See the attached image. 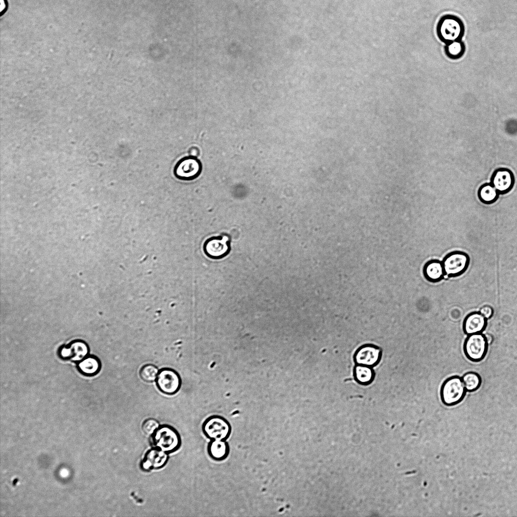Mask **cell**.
Returning <instances> with one entry per match:
<instances>
[{
  "label": "cell",
  "instance_id": "cell-8",
  "mask_svg": "<svg viewBox=\"0 0 517 517\" xmlns=\"http://www.w3.org/2000/svg\"><path fill=\"white\" fill-rule=\"evenodd\" d=\"M488 343L485 334L477 333L468 336L463 344L466 357L473 362H479L485 357Z\"/></svg>",
  "mask_w": 517,
  "mask_h": 517
},
{
  "label": "cell",
  "instance_id": "cell-18",
  "mask_svg": "<svg viewBox=\"0 0 517 517\" xmlns=\"http://www.w3.org/2000/svg\"><path fill=\"white\" fill-rule=\"evenodd\" d=\"M499 195L498 191L490 183L482 184L478 190V196L479 200L485 204H491L495 202L498 199Z\"/></svg>",
  "mask_w": 517,
  "mask_h": 517
},
{
  "label": "cell",
  "instance_id": "cell-11",
  "mask_svg": "<svg viewBox=\"0 0 517 517\" xmlns=\"http://www.w3.org/2000/svg\"><path fill=\"white\" fill-rule=\"evenodd\" d=\"M169 459V454L154 446L147 450L140 461V469L144 472L157 470L164 468Z\"/></svg>",
  "mask_w": 517,
  "mask_h": 517
},
{
  "label": "cell",
  "instance_id": "cell-19",
  "mask_svg": "<svg viewBox=\"0 0 517 517\" xmlns=\"http://www.w3.org/2000/svg\"><path fill=\"white\" fill-rule=\"evenodd\" d=\"M80 372L86 376H93L100 369L99 360L94 356H87L80 360L78 364Z\"/></svg>",
  "mask_w": 517,
  "mask_h": 517
},
{
  "label": "cell",
  "instance_id": "cell-1",
  "mask_svg": "<svg viewBox=\"0 0 517 517\" xmlns=\"http://www.w3.org/2000/svg\"><path fill=\"white\" fill-rule=\"evenodd\" d=\"M436 31L439 39L446 44L461 40L464 33V26L459 17L447 14L439 19Z\"/></svg>",
  "mask_w": 517,
  "mask_h": 517
},
{
  "label": "cell",
  "instance_id": "cell-10",
  "mask_svg": "<svg viewBox=\"0 0 517 517\" xmlns=\"http://www.w3.org/2000/svg\"><path fill=\"white\" fill-rule=\"evenodd\" d=\"M382 356V350L378 346L366 343L359 346L353 355L355 364L374 368L380 363Z\"/></svg>",
  "mask_w": 517,
  "mask_h": 517
},
{
  "label": "cell",
  "instance_id": "cell-12",
  "mask_svg": "<svg viewBox=\"0 0 517 517\" xmlns=\"http://www.w3.org/2000/svg\"><path fill=\"white\" fill-rule=\"evenodd\" d=\"M514 183L513 173L510 169L506 168H499L495 170L490 179V183L500 195L510 192Z\"/></svg>",
  "mask_w": 517,
  "mask_h": 517
},
{
  "label": "cell",
  "instance_id": "cell-24",
  "mask_svg": "<svg viewBox=\"0 0 517 517\" xmlns=\"http://www.w3.org/2000/svg\"><path fill=\"white\" fill-rule=\"evenodd\" d=\"M479 312L486 319H488L491 318L493 316V309L489 305H484L480 308Z\"/></svg>",
  "mask_w": 517,
  "mask_h": 517
},
{
  "label": "cell",
  "instance_id": "cell-25",
  "mask_svg": "<svg viewBox=\"0 0 517 517\" xmlns=\"http://www.w3.org/2000/svg\"><path fill=\"white\" fill-rule=\"evenodd\" d=\"M188 153L190 156L198 157L200 154V150L198 147L192 146L189 148Z\"/></svg>",
  "mask_w": 517,
  "mask_h": 517
},
{
  "label": "cell",
  "instance_id": "cell-26",
  "mask_svg": "<svg viewBox=\"0 0 517 517\" xmlns=\"http://www.w3.org/2000/svg\"><path fill=\"white\" fill-rule=\"evenodd\" d=\"M6 8V3L5 0H0V12H3Z\"/></svg>",
  "mask_w": 517,
  "mask_h": 517
},
{
  "label": "cell",
  "instance_id": "cell-5",
  "mask_svg": "<svg viewBox=\"0 0 517 517\" xmlns=\"http://www.w3.org/2000/svg\"><path fill=\"white\" fill-rule=\"evenodd\" d=\"M231 238L229 234L223 233L213 236L204 241L202 249L205 255L213 260H220L230 252Z\"/></svg>",
  "mask_w": 517,
  "mask_h": 517
},
{
  "label": "cell",
  "instance_id": "cell-13",
  "mask_svg": "<svg viewBox=\"0 0 517 517\" xmlns=\"http://www.w3.org/2000/svg\"><path fill=\"white\" fill-rule=\"evenodd\" d=\"M88 350V347L84 342L76 340L69 345L61 347L59 354L63 359L80 361L86 357Z\"/></svg>",
  "mask_w": 517,
  "mask_h": 517
},
{
  "label": "cell",
  "instance_id": "cell-21",
  "mask_svg": "<svg viewBox=\"0 0 517 517\" xmlns=\"http://www.w3.org/2000/svg\"><path fill=\"white\" fill-rule=\"evenodd\" d=\"M462 378L467 391L472 392L478 390L482 383L480 376L477 373L469 372L464 374Z\"/></svg>",
  "mask_w": 517,
  "mask_h": 517
},
{
  "label": "cell",
  "instance_id": "cell-15",
  "mask_svg": "<svg viewBox=\"0 0 517 517\" xmlns=\"http://www.w3.org/2000/svg\"><path fill=\"white\" fill-rule=\"evenodd\" d=\"M425 279L431 283H437L444 277L445 273L442 262L436 259L428 261L423 267Z\"/></svg>",
  "mask_w": 517,
  "mask_h": 517
},
{
  "label": "cell",
  "instance_id": "cell-6",
  "mask_svg": "<svg viewBox=\"0 0 517 517\" xmlns=\"http://www.w3.org/2000/svg\"><path fill=\"white\" fill-rule=\"evenodd\" d=\"M470 262L469 255L465 252L455 250L447 253L442 263L445 275L448 277H457L468 269Z\"/></svg>",
  "mask_w": 517,
  "mask_h": 517
},
{
  "label": "cell",
  "instance_id": "cell-3",
  "mask_svg": "<svg viewBox=\"0 0 517 517\" xmlns=\"http://www.w3.org/2000/svg\"><path fill=\"white\" fill-rule=\"evenodd\" d=\"M201 430L210 440H227L230 437L232 427L230 422L220 415H212L202 423Z\"/></svg>",
  "mask_w": 517,
  "mask_h": 517
},
{
  "label": "cell",
  "instance_id": "cell-22",
  "mask_svg": "<svg viewBox=\"0 0 517 517\" xmlns=\"http://www.w3.org/2000/svg\"><path fill=\"white\" fill-rule=\"evenodd\" d=\"M159 372V370L156 366L151 364H147L141 368L139 371V376L144 382L151 383L156 380Z\"/></svg>",
  "mask_w": 517,
  "mask_h": 517
},
{
  "label": "cell",
  "instance_id": "cell-23",
  "mask_svg": "<svg viewBox=\"0 0 517 517\" xmlns=\"http://www.w3.org/2000/svg\"><path fill=\"white\" fill-rule=\"evenodd\" d=\"M160 425L157 420L150 418L143 421L141 424V430L146 435L151 436Z\"/></svg>",
  "mask_w": 517,
  "mask_h": 517
},
{
  "label": "cell",
  "instance_id": "cell-16",
  "mask_svg": "<svg viewBox=\"0 0 517 517\" xmlns=\"http://www.w3.org/2000/svg\"><path fill=\"white\" fill-rule=\"evenodd\" d=\"M230 450L229 444L226 440L212 439L207 445L209 456L217 461L225 460L229 454Z\"/></svg>",
  "mask_w": 517,
  "mask_h": 517
},
{
  "label": "cell",
  "instance_id": "cell-9",
  "mask_svg": "<svg viewBox=\"0 0 517 517\" xmlns=\"http://www.w3.org/2000/svg\"><path fill=\"white\" fill-rule=\"evenodd\" d=\"M156 382L160 391L168 395H173L180 390L182 379L176 370L170 368H163L159 370Z\"/></svg>",
  "mask_w": 517,
  "mask_h": 517
},
{
  "label": "cell",
  "instance_id": "cell-4",
  "mask_svg": "<svg viewBox=\"0 0 517 517\" xmlns=\"http://www.w3.org/2000/svg\"><path fill=\"white\" fill-rule=\"evenodd\" d=\"M466 392L462 378L457 376H452L447 378L441 386V399L446 406L455 405L462 401Z\"/></svg>",
  "mask_w": 517,
  "mask_h": 517
},
{
  "label": "cell",
  "instance_id": "cell-7",
  "mask_svg": "<svg viewBox=\"0 0 517 517\" xmlns=\"http://www.w3.org/2000/svg\"><path fill=\"white\" fill-rule=\"evenodd\" d=\"M202 168V164L198 157L189 155L181 158L176 163L173 173L179 180L191 181L200 175Z\"/></svg>",
  "mask_w": 517,
  "mask_h": 517
},
{
  "label": "cell",
  "instance_id": "cell-27",
  "mask_svg": "<svg viewBox=\"0 0 517 517\" xmlns=\"http://www.w3.org/2000/svg\"><path fill=\"white\" fill-rule=\"evenodd\" d=\"M488 342V344L491 343L493 341V338L491 335L489 334H485Z\"/></svg>",
  "mask_w": 517,
  "mask_h": 517
},
{
  "label": "cell",
  "instance_id": "cell-2",
  "mask_svg": "<svg viewBox=\"0 0 517 517\" xmlns=\"http://www.w3.org/2000/svg\"><path fill=\"white\" fill-rule=\"evenodd\" d=\"M154 446L169 454L177 451L181 447L182 440L178 431L168 424L161 425L151 435Z\"/></svg>",
  "mask_w": 517,
  "mask_h": 517
},
{
  "label": "cell",
  "instance_id": "cell-14",
  "mask_svg": "<svg viewBox=\"0 0 517 517\" xmlns=\"http://www.w3.org/2000/svg\"><path fill=\"white\" fill-rule=\"evenodd\" d=\"M487 319L479 312L468 315L463 322L462 329L465 334L469 335L483 332L487 326Z\"/></svg>",
  "mask_w": 517,
  "mask_h": 517
},
{
  "label": "cell",
  "instance_id": "cell-20",
  "mask_svg": "<svg viewBox=\"0 0 517 517\" xmlns=\"http://www.w3.org/2000/svg\"><path fill=\"white\" fill-rule=\"evenodd\" d=\"M444 51L446 56L451 60L461 58L466 51V46L462 40L454 41L445 44Z\"/></svg>",
  "mask_w": 517,
  "mask_h": 517
},
{
  "label": "cell",
  "instance_id": "cell-17",
  "mask_svg": "<svg viewBox=\"0 0 517 517\" xmlns=\"http://www.w3.org/2000/svg\"><path fill=\"white\" fill-rule=\"evenodd\" d=\"M355 381L359 385L368 386L374 381L376 373L373 368L355 364L352 371Z\"/></svg>",
  "mask_w": 517,
  "mask_h": 517
}]
</instances>
